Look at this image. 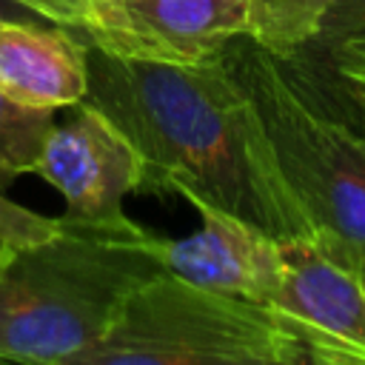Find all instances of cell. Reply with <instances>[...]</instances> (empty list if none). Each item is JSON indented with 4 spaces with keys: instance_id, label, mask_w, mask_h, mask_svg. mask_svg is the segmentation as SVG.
<instances>
[{
    "instance_id": "5",
    "label": "cell",
    "mask_w": 365,
    "mask_h": 365,
    "mask_svg": "<svg viewBox=\"0 0 365 365\" xmlns=\"http://www.w3.org/2000/svg\"><path fill=\"white\" fill-rule=\"evenodd\" d=\"M71 29L114 57L194 66L245 34V0H86Z\"/></svg>"
},
{
    "instance_id": "8",
    "label": "cell",
    "mask_w": 365,
    "mask_h": 365,
    "mask_svg": "<svg viewBox=\"0 0 365 365\" xmlns=\"http://www.w3.org/2000/svg\"><path fill=\"white\" fill-rule=\"evenodd\" d=\"M194 208L202 220L197 234L180 240L157 237L163 271L191 285L248 297L274 308L282 274L279 240L214 205L194 202Z\"/></svg>"
},
{
    "instance_id": "16",
    "label": "cell",
    "mask_w": 365,
    "mask_h": 365,
    "mask_svg": "<svg viewBox=\"0 0 365 365\" xmlns=\"http://www.w3.org/2000/svg\"><path fill=\"white\" fill-rule=\"evenodd\" d=\"M302 63H305V60H302ZM311 66H314V63H311ZM319 68L331 77V83L339 88V94H342V97H345V100H348V103H351V106L365 117V80H362V77L336 74V71H331L328 66H319Z\"/></svg>"
},
{
    "instance_id": "7",
    "label": "cell",
    "mask_w": 365,
    "mask_h": 365,
    "mask_svg": "<svg viewBox=\"0 0 365 365\" xmlns=\"http://www.w3.org/2000/svg\"><path fill=\"white\" fill-rule=\"evenodd\" d=\"M279 257L274 308L314 336L322 365H365V277L314 237L279 240Z\"/></svg>"
},
{
    "instance_id": "14",
    "label": "cell",
    "mask_w": 365,
    "mask_h": 365,
    "mask_svg": "<svg viewBox=\"0 0 365 365\" xmlns=\"http://www.w3.org/2000/svg\"><path fill=\"white\" fill-rule=\"evenodd\" d=\"M299 60V57H297ZM308 63V60H305ZM314 66H328L336 74H348V77H362L365 80V40H351L339 48H334L331 54H325L319 63Z\"/></svg>"
},
{
    "instance_id": "15",
    "label": "cell",
    "mask_w": 365,
    "mask_h": 365,
    "mask_svg": "<svg viewBox=\"0 0 365 365\" xmlns=\"http://www.w3.org/2000/svg\"><path fill=\"white\" fill-rule=\"evenodd\" d=\"M17 6H26L29 11H34L37 17L57 23V26H74L80 9L86 6V0H11Z\"/></svg>"
},
{
    "instance_id": "1",
    "label": "cell",
    "mask_w": 365,
    "mask_h": 365,
    "mask_svg": "<svg viewBox=\"0 0 365 365\" xmlns=\"http://www.w3.org/2000/svg\"><path fill=\"white\" fill-rule=\"evenodd\" d=\"M140 157V191L214 205L274 240L314 237L262 123L220 54L194 66L145 63L88 46V91Z\"/></svg>"
},
{
    "instance_id": "17",
    "label": "cell",
    "mask_w": 365,
    "mask_h": 365,
    "mask_svg": "<svg viewBox=\"0 0 365 365\" xmlns=\"http://www.w3.org/2000/svg\"><path fill=\"white\" fill-rule=\"evenodd\" d=\"M0 17H17V20H43V17H37L34 11H29L26 6H17V3H11V0H0ZM48 23V20H46Z\"/></svg>"
},
{
    "instance_id": "6",
    "label": "cell",
    "mask_w": 365,
    "mask_h": 365,
    "mask_svg": "<svg viewBox=\"0 0 365 365\" xmlns=\"http://www.w3.org/2000/svg\"><path fill=\"white\" fill-rule=\"evenodd\" d=\"M74 117L51 125L34 174L66 200V217L86 222L125 220L123 200L140 191V157L131 143L91 106H71Z\"/></svg>"
},
{
    "instance_id": "10",
    "label": "cell",
    "mask_w": 365,
    "mask_h": 365,
    "mask_svg": "<svg viewBox=\"0 0 365 365\" xmlns=\"http://www.w3.org/2000/svg\"><path fill=\"white\" fill-rule=\"evenodd\" d=\"M331 0H245V37L277 57H297L319 31Z\"/></svg>"
},
{
    "instance_id": "18",
    "label": "cell",
    "mask_w": 365,
    "mask_h": 365,
    "mask_svg": "<svg viewBox=\"0 0 365 365\" xmlns=\"http://www.w3.org/2000/svg\"><path fill=\"white\" fill-rule=\"evenodd\" d=\"M11 251H14V248H11L9 242H3V240H0V262H3V259H6V257H9Z\"/></svg>"
},
{
    "instance_id": "12",
    "label": "cell",
    "mask_w": 365,
    "mask_h": 365,
    "mask_svg": "<svg viewBox=\"0 0 365 365\" xmlns=\"http://www.w3.org/2000/svg\"><path fill=\"white\" fill-rule=\"evenodd\" d=\"M351 40H365V0H331L317 37L297 57L319 63L325 54Z\"/></svg>"
},
{
    "instance_id": "3",
    "label": "cell",
    "mask_w": 365,
    "mask_h": 365,
    "mask_svg": "<svg viewBox=\"0 0 365 365\" xmlns=\"http://www.w3.org/2000/svg\"><path fill=\"white\" fill-rule=\"evenodd\" d=\"M157 274V237L134 220L57 217L51 237L0 262V359L68 365Z\"/></svg>"
},
{
    "instance_id": "9",
    "label": "cell",
    "mask_w": 365,
    "mask_h": 365,
    "mask_svg": "<svg viewBox=\"0 0 365 365\" xmlns=\"http://www.w3.org/2000/svg\"><path fill=\"white\" fill-rule=\"evenodd\" d=\"M0 91L34 108L77 106L88 91V43L68 26L0 17Z\"/></svg>"
},
{
    "instance_id": "11",
    "label": "cell",
    "mask_w": 365,
    "mask_h": 365,
    "mask_svg": "<svg viewBox=\"0 0 365 365\" xmlns=\"http://www.w3.org/2000/svg\"><path fill=\"white\" fill-rule=\"evenodd\" d=\"M51 125V108L23 106L0 91V191H6L17 177L34 174V163Z\"/></svg>"
},
{
    "instance_id": "2",
    "label": "cell",
    "mask_w": 365,
    "mask_h": 365,
    "mask_svg": "<svg viewBox=\"0 0 365 365\" xmlns=\"http://www.w3.org/2000/svg\"><path fill=\"white\" fill-rule=\"evenodd\" d=\"M220 60L248 94L314 240L365 277V117L319 66L277 57L245 34Z\"/></svg>"
},
{
    "instance_id": "13",
    "label": "cell",
    "mask_w": 365,
    "mask_h": 365,
    "mask_svg": "<svg viewBox=\"0 0 365 365\" xmlns=\"http://www.w3.org/2000/svg\"><path fill=\"white\" fill-rule=\"evenodd\" d=\"M57 231V217L34 214L17 202H11L0 191V240L11 248H23L31 242H40Z\"/></svg>"
},
{
    "instance_id": "4",
    "label": "cell",
    "mask_w": 365,
    "mask_h": 365,
    "mask_svg": "<svg viewBox=\"0 0 365 365\" xmlns=\"http://www.w3.org/2000/svg\"><path fill=\"white\" fill-rule=\"evenodd\" d=\"M68 365H322V354L288 314L163 271Z\"/></svg>"
}]
</instances>
